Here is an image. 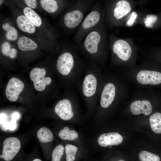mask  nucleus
Instances as JSON below:
<instances>
[{
    "label": "nucleus",
    "instance_id": "nucleus-30",
    "mask_svg": "<svg viewBox=\"0 0 161 161\" xmlns=\"http://www.w3.org/2000/svg\"><path fill=\"white\" fill-rule=\"evenodd\" d=\"M17 51L14 48H11L8 56L12 59L15 58L17 56Z\"/></svg>",
    "mask_w": 161,
    "mask_h": 161
},
{
    "label": "nucleus",
    "instance_id": "nucleus-28",
    "mask_svg": "<svg viewBox=\"0 0 161 161\" xmlns=\"http://www.w3.org/2000/svg\"><path fill=\"white\" fill-rule=\"evenodd\" d=\"M137 16V14L136 12H133L131 14L130 18L126 22V25L129 26H131L134 23Z\"/></svg>",
    "mask_w": 161,
    "mask_h": 161
},
{
    "label": "nucleus",
    "instance_id": "nucleus-13",
    "mask_svg": "<svg viewBox=\"0 0 161 161\" xmlns=\"http://www.w3.org/2000/svg\"><path fill=\"white\" fill-rule=\"evenodd\" d=\"M131 9V5L127 1H119L116 3L114 9V16L117 19H120L127 15L130 11Z\"/></svg>",
    "mask_w": 161,
    "mask_h": 161
},
{
    "label": "nucleus",
    "instance_id": "nucleus-25",
    "mask_svg": "<svg viewBox=\"0 0 161 161\" xmlns=\"http://www.w3.org/2000/svg\"><path fill=\"white\" fill-rule=\"evenodd\" d=\"M64 150L62 145H58L53 150L51 155V161H61Z\"/></svg>",
    "mask_w": 161,
    "mask_h": 161
},
{
    "label": "nucleus",
    "instance_id": "nucleus-24",
    "mask_svg": "<svg viewBox=\"0 0 161 161\" xmlns=\"http://www.w3.org/2000/svg\"><path fill=\"white\" fill-rule=\"evenodd\" d=\"M139 157L141 161H160V158L158 155L145 151H142L139 154Z\"/></svg>",
    "mask_w": 161,
    "mask_h": 161
},
{
    "label": "nucleus",
    "instance_id": "nucleus-20",
    "mask_svg": "<svg viewBox=\"0 0 161 161\" xmlns=\"http://www.w3.org/2000/svg\"><path fill=\"white\" fill-rule=\"evenodd\" d=\"M58 136L64 140H73L78 137L77 132L74 130H70L68 127H65L60 131Z\"/></svg>",
    "mask_w": 161,
    "mask_h": 161
},
{
    "label": "nucleus",
    "instance_id": "nucleus-32",
    "mask_svg": "<svg viewBox=\"0 0 161 161\" xmlns=\"http://www.w3.org/2000/svg\"><path fill=\"white\" fill-rule=\"evenodd\" d=\"M3 2H4L3 0H0V5H1L2 4V3H3Z\"/></svg>",
    "mask_w": 161,
    "mask_h": 161
},
{
    "label": "nucleus",
    "instance_id": "nucleus-8",
    "mask_svg": "<svg viewBox=\"0 0 161 161\" xmlns=\"http://www.w3.org/2000/svg\"><path fill=\"white\" fill-rule=\"evenodd\" d=\"M132 113L138 115L141 113L146 115L150 114L152 111V106L151 103L146 100H136L132 103L130 106Z\"/></svg>",
    "mask_w": 161,
    "mask_h": 161
},
{
    "label": "nucleus",
    "instance_id": "nucleus-19",
    "mask_svg": "<svg viewBox=\"0 0 161 161\" xmlns=\"http://www.w3.org/2000/svg\"><path fill=\"white\" fill-rule=\"evenodd\" d=\"M23 12L29 20L35 26H40L42 21L39 16L31 8L26 7L23 10Z\"/></svg>",
    "mask_w": 161,
    "mask_h": 161
},
{
    "label": "nucleus",
    "instance_id": "nucleus-2",
    "mask_svg": "<svg viewBox=\"0 0 161 161\" xmlns=\"http://www.w3.org/2000/svg\"><path fill=\"white\" fill-rule=\"evenodd\" d=\"M24 85L19 79L13 77L8 81L5 90V93L8 99L12 102L16 101L19 95L22 91Z\"/></svg>",
    "mask_w": 161,
    "mask_h": 161
},
{
    "label": "nucleus",
    "instance_id": "nucleus-21",
    "mask_svg": "<svg viewBox=\"0 0 161 161\" xmlns=\"http://www.w3.org/2000/svg\"><path fill=\"white\" fill-rule=\"evenodd\" d=\"M42 8L49 13L55 12L58 9L57 1L54 0H41L40 1Z\"/></svg>",
    "mask_w": 161,
    "mask_h": 161
},
{
    "label": "nucleus",
    "instance_id": "nucleus-33",
    "mask_svg": "<svg viewBox=\"0 0 161 161\" xmlns=\"http://www.w3.org/2000/svg\"><path fill=\"white\" fill-rule=\"evenodd\" d=\"M118 161H125L124 160H119Z\"/></svg>",
    "mask_w": 161,
    "mask_h": 161
},
{
    "label": "nucleus",
    "instance_id": "nucleus-1",
    "mask_svg": "<svg viewBox=\"0 0 161 161\" xmlns=\"http://www.w3.org/2000/svg\"><path fill=\"white\" fill-rule=\"evenodd\" d=\"M46 71L43 68H35L30 73V78L34 83V86L36 90L39 91L44 90L47 85L50 84L52 80L49 77H45Z\"/></svg>",
    "mask_w": 161,
    "mask_h": 161
},
{
    "label": "nucleus",
    "instance_id": "nucleus-3",
    "mask_svg": "<svg viewBox=\"0 0 161 161\" xmlns=\"http://www.w3.org/2000/svg\"><path fill=\"white\" fill-rule=\"evenodd\" d=\"M137 79L142 84H159L161 83V73L156 71L141 70L138 73Z\"/></svg>",
    "mask_w": 161,
    "mask_h": 161
},
{
    "label": "nucleus",
    "instance_id": "nucleus-31",
    "mask_svg": "<svg viewBox=\"0 0 161 161\" xmlns=\"http://www.w3.org/2000/svg\"><path fill=\"white\" fill-rule=\"evenodd\" d=\"M28 160H27L26 161H43L40 158L37 157H34V158H32L31 159H29Z\"/></svg>",
    "mask_w": 161,
    "mask_h": 161
},
{
    "label": "nucleus",
    "instance_id": "nucleus-9",
    "mask_svg": "<svg viewBox=\"0 0 161 161\" xmlns=\"http://www.w3.org/2000/svg\"><path fill=\"white\" fill-rule=\"evenodd\" d=\"M115 93V88L113 84L109 83L105 86L100 99V104L102 107L106 108L110 105L114 100Z\"/></svg>",
    "mask_w": 161,
    "mask_h": 161
},
{
    "label": "nucleus",
    "instance_id": "nucleus-4",
    "mask_svg": "<svg viewBox=\"0 0 161 161\" xmlns=\"http://www.w3.org/2000/svg\"><path fill=\"white\" fill-rule=\"evenodd\" d=\"M113 52L121 59L126 61L130 57L132 49L131 46L126 41L120 39L114 43L113 47Z\"/></svg>",
    "mask_w": 161,
    "mask_h": 161
},
{
    "label": "nucleus",
    "instance_id": "nucleus-5",
    "mask_svg": "<svg viewBox=\"0 0 161 161\" xmlns=\"http://www.w3.org/2000/svg\"><path fill=\"white\" fill-rule=\"evenodd\" d=\"M74 65V60L72 55L65 52L61 54L57 62V67L58 72L62 75H67Z\"/></svg>",
    "mask_w": 161,
    "mask_h": 161
},
{
    "label": "nucleus",
    "instance_id": "nucleus-10",
    "mask_svg": "<svg viewBox=\"0 0 161 161\" xmlns=\"http://www.w3.org/2000/svg\"><path fill=\"white\" fill-rule=\"evenodd\" d=\"M100 39V36L97 32L93 31L90 32L86 37L84 46L86 50L90 53H96Z\"/></svg>",
    "mask_w": 161,
    "mask_h": 161
},
{
    "label": "nucleus",
    "instance_id": "nucleus-11",
    "mask_svg": "<svg viewBox=\"0 0 161 161\" xmlns=\"http://www.w3.org/2000/svg\"><path fill=\"white\" fill-rule=\"evenodd\" d=\"M83 18V14L80 10L72 11L65 14L64 17V23L69 28H75L80 24Z\"/></svg>",
    "mask_w": 161,
    "mask_h": 161
},
{
    "label": "nucleus",
    "instance_id": "nucleus-7",
    "mask_svg": "<svg viewBox=\"0 0 161 161\" xmlns=\"http://www.w3.org/2000/svg\"><path fill=\"white\" fill-rule=\"evenodd\" d=\"M123 141V138L119 133L110 132L101 135L98 139L99 145L102 147L108 145H116L120 144Z\"/></svg>",
    "mask_w": 161,
    "mask_h": 161
},
{
    "label": "nucleus",
    "instance_id": "nucleus-14",
    "mask_svg": "<svg viewBox=\"0 0 161 161\" xmlns=\"http://www.w3.org/2000/svg\"><path fill=\"white\" fill-rule=\"evenodd\" d=\"M16 22L18 27L22 31L30 33L35 32V26L25 16H18Z\"/></svg>",
    "mask_w": 161,
    "mask_h": 161
},
{
    "label": "nucleus",
    "instance_id": "nucleus-26",
    "mask_svg": "<svg viewBox=\"0 0 161 161\" xmlns=\"http://www.w3.org/2000/svg\"><path fill=\"white\" fill-rule=\"evenodd\" d=\"M157 16L153 14L148 15L144 18V22L145 26L147 27H152L157 20Z\"/></svg>",
    "mask_w": 161,
    "mask_h": 161
},
{
    "label": "nucleus",
    "instance_id": "nucleus-22",
    "mask_svg": "<svg viewBox=\"0 0 161 161\" xmlns=\"http://www.w3.org/2000/svg\"><path fill=\"white\" fill-rule=\"evenodd\" d=\"M3 28L7 32L5 36L9 40L15 41L18 37V31L16 28L10 25L8 23H4L2 25Z\"/></svg>",
    "mask_w": 161,
    "mask_h": 161
},
{
    "label": "nucleus",
    "instance_id": "nucleus-18",
    "mask_svg": "<svg viewBox=\"0 0 161 161\" xmlns=\"http://www.w3.org/2000/svg\"><path fill=\"white\" fill-rule=\"evenodd\" d=\"M151 127L155 133H161V113L156 112L151 114L149 117Z\"/></svg>",
    "mask_w": 161,
    "mask_h": 161
},
{
    "label": "nucleus",
    "instance_id": "nucleus-15",
    "mask_svg": "<svg viewBox=\"0 0 161 161\" xmlns=\"http://www.w3.org/2000/svg\"><path fill=\"white\" fill-rule=\"evenodd\" d=\"M17 45L20 49L24 51L33 50L38 47L37 44L34 41L24 36L19 38Z\"/></svg>",
    "mask_w": 161,
    "mask_h": 161
},
{
    "label": "nucleus",
    "instance_id": "nucleus-23",
    "mask_svg": "<svg viewBox=\"0 0 161 161\" xmlns=\"http://www.w3.org/2000/svg\"><path fill=\"white\" fill-rule=\"evenodd\" d=\"M65 149L66 161H74L75 158L77 147L74 145L68 144L65 145Z\"/></svg>",
    "mask_w": 161,
    "mask_h": 161
},
{
    "label": "nucleus",
    "instance_id": "nucleus-16",
    "mask_svg": "<svg viewBox=\"0 0 161 161\" xmlns=\"http://www.w3.org/2000/svg\"><path fill=\"white\" fill-rule=\"evenodd\" d=\"M37 136L39 141L43 143L50 142L54 138L51 131L45 127H42L39 129L37 133Z\"/></svg>",
    "mask_w": 161,
    "mask_h": 161
},
{
    "label": "nucleus",
    "instance_id": "nucleus-12",
    "mask_svg": "<svg viewBox=\"0 0 161 161\" xmlns=\"http://www.w3.org/2000/svg\"><path fill=\"white\" fill-rule=\"evenodd\" d=\"M97 86L95 77L92 74L86 76L83 85V91L84 95L87 97H91L95 93Z\"/></svg>",
    "mask_w": 161,
    "mask_h": 161
},
{
    "label": "nucleus",
    "instance_id": "nucleus-27",
    "mask_svg": "<svg viewBox=\"0 0 161 161\" xmlns=\"http://www.w3.org/2000/svg\"><path fill=\"white\" fill-rule=\"evenodd\" d=\"M11 48L10 44L8 42H5L1 45V51L4 55L8 56Z\"/></svg>",
    "mask_w": 161,
    "mask_h": 161
},
{
    "label": "nucleus",
    "instance_id": "nucleus-6",
    "mask_svg": "<svg viewBox=\"0 0 161 161\" xmlns=\"http://www.w3.org/2000/svg\"><path fill=\"white\" fill-rule=\"evenodd\" d=\"M71 104L69 100L64 99L59 101L55 108V111L62 119L67 120L71 119L73 116Z\"/></svg>",
    "mask_w": 161,
    "mask_h": 161
},
{
    "label": "nucleus",
    "instance_id": "nucleus-29",
    "mask_svg": "<svg viewBox=\"0 0 161 161\" xmlns=\"http://www.w3.org/2000/svg\"><path fill=\"white\" fill-rule=\"evenodd\" d=\"M25 2L29 7L35 9L37 7L36 1L35 0H25Z\"/></svg>",
    "mask_w": 161,
    "mask_h": 161
},
{
    "label": "nucleus",
    "instance_id": "nucleus-17",
    "mask_svg": "<svg viewBox=\"0 0 161 161\" xmlns=\"http://www.w3.org/2000/svg\"><path fill=\"white\" fill-rule=\"evenodd\" d=\"M100 16L97 11L90 13L86 17L82 23V26L85 29H88L96 25L99 21Z\"/></svg>",
    "mask_w": 161,
    "mask_h": 161
}]
</instances>
